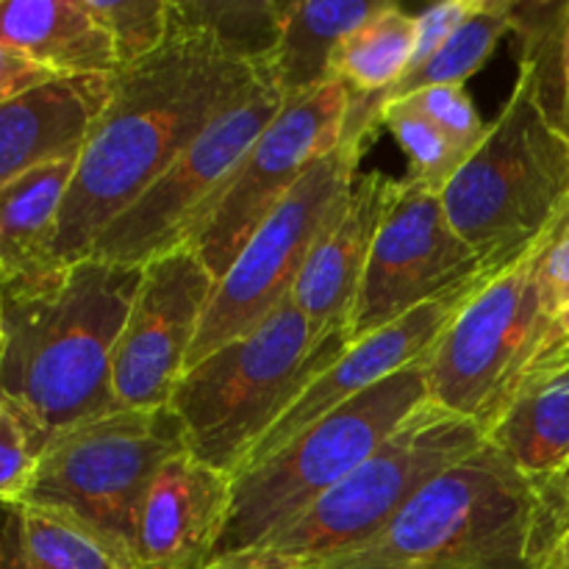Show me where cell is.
I'll return each mask as SVG.
<instances>
[{"label": "cell", "mask_w": 569, "mask_h": 569, "mask_svg": "<svg viewBox=\"0 0 569 569\" xmlns=\"http://www.w3.org/2000/svg\"><path fill=\"white\" fill-rule=\"evenodd\" d=\"M187 450L172 409H114L56 433L22 503L72 517L133 569L144 492L164 461Z\"/></svg>", "instance_id": "9"}, {"label": "cell", "mask_w": 569, "mask_h": 569, "mask_svg": "<svg viewBox=\"0 0 569 569\" xmlns=\"http://www.w3.org/2000/svg\"><path fill=\"white\" fill-rule=\"evenodd\" d=\"M83 6L114 42L120 70L153 56L170 37L172 0H83Z\"/></svg>", "instance_id": "27"}, {"label": "cell", "mask_w": 569, "mask_h": 569, "mask_svg": "<svg viewBox=\"0 0 569 569\" xmlns=\"http://www.w3.org/2000/svg\"><path fill=\"white\" fill-rule=\"evenodd\" d=\"M389 183L392 178L381 170L356 178L348 203L315 244L295 283L292 300L317 339L348 331L367 259L381 226Z\"/></svg>", "instance_id": "17"}, {"label": "cell", "mask_w": 569, "mask_h": 569, "mask_svg": "<svg viewBox=\"0 0 569 569\" xmlns=\"http://www.w3.org/2000/svg\"><path fill=\"white\" fill-rule=\"evenodd\" d=\"M483 276V261L450 226L442 194L392 178L350 315V342Z\"/></svg>", "instance_id": "13"}, {"label": "cell", "mask_w": 569, "mask_h": 569, "mask_svg": "<svg viewBox=\"0 0 569 569\" xmlns=\"http://www.w3.org/2000/svg\"><path fill=\"white\" fill-rule=\"evenodd\" d=\"M567 528L569 498L559 478L531 481L483 442L365 545L276 569H545Z\"/></svg>", "instance_id": "2"}, {"label": "cell", "mask_w": 569, "mask_h": 569, "mask_svg": "<svg viewBox=\"0 0 569 569\" xmlns=\"http://www.w3.org/2000/svg\"><path fill=\"white\" fill-rule=\"evenodd\" d=\"M361 153L359 144L342 142L322 156L256 228L237 261L214 283L187 367L253 331L292 298L311 250L353 192Z\"/></svg>", "instance_id": "10"}, {"label": "cell", "mask_w": 569, "mask_h": 569, "mask_svg": "<svg viewBox=\"0 0 569 569\" xmlns=\"http://www.w3.org/2000/svg\"><path fill=\"white\" fill-rule=\"evenodd\" d=\"M561 237H569V214H567V220H565V228H561Z\"/></svg>", "instance_id": "37"}, {"label": "cell", "mask_w": 569, "mask_h": 569, "mask_svg": "<svg viewBox=\"0 0 569 569\" xmlns=\"http://www.w3.org/2000/svg\"><path fill=\"white\" fill-rule=\"evenodd\" d=\"M350 345L348 331L317 339L295 300L261 326L194 361L170 398L187 450L237 476L256 445Z\"/></svg>", "instance_id": "5"}, {"label": "cell", "mask_w": 569, "mask_h": 569, "mask_svg": "<svg viewBox=\"0 0 569 569\" xmlns=\"http://www.w3.org/2000/svg\"><path fill=\"white\" fill-rule=\"evenodd\" d=\"M426 359L339 406L276 456L233 476L231 511L214 561L253 550L370 459L428 400Z\"/></svg>", "instance_id": "7"}, {"label": "cell", "mask_w": 569, "mask_h": 569, "mask_svg": "<svg viewBox=\"0 0 569 569\" xmlns=\"http://www.w3.org/2000/svg\"><path fill=\"white\" fill-rule=\"evenodd\" d=\"M487 442L531 481H556L569 465V337L561 333L522 381Z\"/></svg>", "instance_id": "19"}, {"label": "cell", "mask_w": 569, "mask_h": 569, "mask_svg": "<svg viewBox=\"0 0 569 569\" xmlns=\"http://www.w3.org/2000/svg\"><path fill=\"white\" fill-rule=\"evenodd\" d=\"M0 289H3V278H0Z\"/></svg>", "instance_id": "40"}, {"label": "cell", "mask_w": 569, "mask_h": 569, "mask_svg": "<svg viewBox=\"0 0 569 569\" xmlns=\"http://www.w3.org/2000/svg\"><path fill=\"white\" fill-rule=\"evenodd\" d=\"M0 569H131L103 539L61 511L6 506Z\"/></svg>", "instance_id": "23"}, {"label": "cell", "mask_w": 569, "mask_h": 569, "mask_svg": "<svg viewBox=\"0 0 569 569\" xmlns=\"http://www.w3.org/2000/svg\"><path fill=\"white\" fill-rule=\"evenodd\" d=\"M476 283L456 289V292L445 295V298L439 300H431V303L403 315L400 320L389 322L381 331L350 342L348 348L326 367V372L295 400L292 409L270 428V433L256 445V450L248 456L242 470H250V467L267 461L270 456H276L278 450L287 448L292 439H298L300 433L309 431L317 420H322V417H328L331 411H337L339 406L350 403L353 398L370 392L372 387H378L381 381L392 378L395 372L406 370V367H411L415 361L426 359Z\"/></svg>", "instance_id": "15"}, {"label": "cell", "mask_w": 569, "mask_h": 569, "mask_svg": "<svg viewBox=\"0 0 569 569\" xmlns=\"http://www.w3.org/2000/svg\"><path fill=\"white\" fill-rule=\"evenodd\" d=\"M515 26V0H478L476 11L456 28L453 37L426 61L406 72L376 103V120L381 126L383 106L420 94L433 87H465L495 53L500 39Z\"/></svg>", "instance_id": "24"}, {"label": "cell", "mask_w": 569, "mask_h": 569, "mask_svg": "<svg viewBox=\"0 0 569 569\" xmlns=\"http://www.w3.org/2000/svg\"><path fill=\"white\" fill-rule=\"evenodd\" d=\"M283 103L287 100L276 83H259L242 103L211 122L183 150L181 159L100 233L87 259L144 267L170 250L187 248L242 164L250 144L270 126Z\"/></svg>", "instance_id": "11"}, {"label": "cell", "mask_w": 569, "mask_h": 569, "mask_svg": "<svg viewBox=\"0 0 569 569\" xmlns=\"http://www.w3.org/2000/svg\"><path fill=\"white\" fill-rule=\"evenodd\" d=\"M3 515H6V509H0V526H3Z\"/></svg>", "instance_id": "39"}, {"label": "cell", "mask_w": 569, "mask_h": 569, "mask_svg": "<svg viewBox=\"0 0 569 569\" xmlns=\"http://www.w3.org/2000/svg\"><path fill=\"white\" fill-rule=\"evenodd\" d=\"M142 267L81 259L48 281L0 292V398L42 437L114 411L111 359Z\"/></svg>", "instance_id": "3"}, {"label": "cell", "mask_w": 569, "mask_h": 569, "mask_svg": "<svg viewBox=\"0 0 569 569\" xmlns=\"http://www.w3.org/2000/svg\"><path fill=\"white\" fill-rule=\"evenodd\" d=\"M487 437L476 422L420 406L376 453L317 503L248 553L209 567H295L359 548L381 533L422 487L483 448Z\"/></svg>", "instance_id": "6"}, {"label": "cell", "mask_w": 569, "mask_h": 569, "mask_svg": "<svg viewBox=\"0 0 569 569\" xmlns=\"http://www.w3.org/2000/svg\"><path fill=\"white\" fill-rule=\"evenodd\" d=\"M59 78L61 76H56L53 70L37 64L26 53L0 42V103L20 98V94L44 87L50 81H59Z\"/></svg>", "instance_id": "32"}, {"label": "cell", "mask_w": 569, "mask_h": 569, "mask_svg": "<svg viewBox=\"0 0 569 569\" xmlns=\"http://www.w3.org/2000/svg\"><path fill=\"white\" fill-rule=\"evenodd\" d=\"M406 100L411 106H417L439 131L448 133L470 156L476 153L478 144L487 137L489 126L481 120V114H478L476 103H472L465 87H433L420 94H411Z\"/></svg>", "instance_id": "29"}, {"label": "cell", "mask_w": 569, "mask_h": 569, "mask_svg": "<svg viewBox=\"0 0 569 569\" xmlns=\"http://www.w3.org/2000/svg\"><path fill=\"white\" fill-rule=\"evenodd\" d=\"M387 0H281V33L270 78L283 100L303 98L333 81L337 50Z\"/></svg>", "instance_id": "22"}, {"label": "cell", "mask_w": 569, "mask_h": 569, "mask_svg": "<svg viewBox=\"0 0 569 569\" xmlns=\"http://www.w3.org/2000/svg\"><path fill=\"white\" fill-rule=\"evenodd\" d=\"M48 439L17 406L0 398V509L17 506L31 492Z\"/></svg>", "instance_id": "28"}, {"label": "cell", "mask_w": 569, "mask_h": 569, "mask_svg": "<svg viewBox=\"0 0 569 569\" xmlns=\"http://www.w3.org/2000/svg\"><path fill=\"white\" fill-rule=\"evenodd\" d=\"M114 76L59 78L0 103V187L37 167L78 159L109 106Z\"/></svg>", "instance_id": "18"}, {"label": "cell", "mask_w": 569, "mask_h": 569, "mask_svg": "<svg viewBox=\"0 0 569 569\" xmlns=\"http://www.w3.org/2000/svg\"><path fill=\"white\" fill-rule=\"evenodd\" d=\"M381 126L389 128L395 142L400 144V150L409 159V176H406V181L431 189L437 194L445 192V187L453 181L461 164L470 159L467 150H461L448 133L439 131L409 100L383 106Z\"/></svg>", "instance_id": "26"}, {"label": "cell", "mask_w": 569, "mask_h": 569, "mask_svg": "<svg viewBox=\"0 0 569 569\" xmlns=\"http://www.w3.org/2000/svg\"><path fill=\"white\" fill-rule=\"evenodd\" d=\"M348 106V87L333 78L303 98L287 100L250 144L214 209L187 242L214 283L226 276L256 228L292 192L303 172L342 144Z\"/></svg>", "instance_id": "12"}, {"label": "cell", "mask_w": 569, "mask_h": 569, "mask_svg": "<svg viewBox=\"0 0 569 569\" xmlns=\"http://www.w3.org/2000/svg\"><path fill=\"white\" fill-rule=\"evenodd\" d=\"M545 569H553V567H545Z\"/></svg>", "instance_id": "41"}, {"label": "cell", "mask_w": 569, "mask_h": 569, "mask_svg": "<svg viewBox=\"0 0 569 569\" xmlns=\"http://www.w3.org/2000/svg\"><path fill=\"white\" fill-rule=\"evenodd\" d=\"M76 164L78 159L53 161L0 187L3 289L33 287L64 270L56 261V231Z\"/></svg>", "instance_id": "20"}, {"label": "cell", "mask_w": 569, "mask_h": 569, "mask_svg": "<svg viewBox=\"0 0 569 569\" xmlns=\"http://www.w3.org/2000/svg\"><path fill=\"white\" fill-rule=\"evenodd\" d=\"M0 42L61 78L114 76V42L83 0H0Z\"/></svg>", "instance_id": "21"}, {"label": "cell", "mask_w": 569, "mask_h": 569, "mask_svg": "<svg viewBox=\"0 0 569 569\" xmlns=\"http://www.w3.org/2000/svg\"><path fill=\"white\" fill-rule=\"evenodd\" d=\"M214 278L189 248L142 267L137 298L111 359L114 409H167L187 372Z\"/></svg>", "instance_id": "14"}, {"label": "cell", "mask_w": 569, "mask_h": 569, "mask_svg": "<svg viewBox=\"0 0 569 569\" xmlns=\"http://www.w3.org/2000/svg\"><path fill=\"white\" fill-rule=\"evenodd\" d=\"M172 14L214 37L237 59L270 72L281 33V0H172Z\"/></svg>", "instance_id": "25"}, {"label": "cell", "mask_w": 569, "mask_h": 569, "mask_svg": "<svg viewBox=\"0 0 569 569\" xmlns=\"http://www.w3.org/2000/svg\"><path fill=\"white\" fill-rule=\"evenodd\" d=\"M559 328H561V331H565V333H567V337H569V315L565 317V320H561V322H559Z\"/></svg>", "instance_id": "36"}, {"label": "cell", "mask_w": 569, "mask_h": 569, "mask_svg": "<svg viewBox=\"0 0 569 569\" xmlns=\"http://www.w3.org/2000/svg\"><path fill=\"white\" fill-rule=\"evenodd\" d=\"M548 567L569 569V528L565 531V537H561V542H559V548H556L553 559L548 561Z\"/></svg>", "instance_id": "34"}, {"label": "cell", "mask_w": 569, "mask_h": 569, "mask_svg": "<svg viewBox=\"0 0 569 569\" xmlns=\"http://www.w3.org/2000/svg\"><path fill=\"white\" fill-rule=\"evenodd\" d=\"M206 569H244V567H206Z\"/></svg>", "instance_id": "38"}, {"label": "cell", "mask_w": 569, "mask_h": 569, "mask_svg": "<svg viewBox=\"0 0 569 569\" xmlns=\"http://www.w3.org/2000/svg\"><path fill=\"white\" fill-rule=\"evenodd\" d=\"M539 298L550 320L559 326L569 315V237H550L537 253Z\"/></svg>", "instance_id": "30"}, {"label": "cell", "mask_w": 569, "mask_h": 569, "mask_svg": "<svg viewBox=\"0 0 569 569\" xmlns=\"http://www.w3.org/2000/svg\"><path fill=\"white\" fill-rule=\"evenodd\" d=\"M267 67L237 59L214 37L172 14L167 42L114 72L109 106L89 131L64 194L56 261L76 264L100 233L131 209L183 150L259 83Z\"/></svg>", "instance_id": "1"}, {"label": "cell", "mask_w": 569, "mask_h": 569, "mask_svg": "<svg viewBox=\"0 0 569 569\" xmlns=\"http://www.w3.org/2000/svg\"><path fill=\"white\" fill-rule=\"evenodd\" d=\"M461 239L500 272L565 228L569 214V137L545 109L539 81L520 64L511 98L476 153L442 192Z\"/></svg>", "instance_id": "4"}, {"label": "cell", "mask_w": 569, "mask_h": 569, "mask_svg": "<svg viewBox=\"0 0 569 569\" xmlns=\"http://www.w3.org/2000/svg\"><path fill=\"white\" fill-rule=\"evenodd\" d=\"M478 0H445V3L428 6L417 14V37H415V59L409 70L426 64L445 42L456 33V28L476 11Z\"/></svg>", "instance_id": "31"}, {"label": "cell", "mask_w": 569, "mask_h": 569, "mask_svg": "<svg viewBox=\"0 0 569 569\" xmlns=\"http://www.w3.org/2000/svg\"><path fill=\"white\" fill-rule=\"evenodd\" d=\"M559 481H561V487H565V492H567V498H569V465H567V470L559 476Z\"/></svg>", "instance_id": "35"}, {"label": "cell", "mask_w": 569, "mask_h": 569, "mask_svg": "<svg viewBox=\"0 0 569 569\" xmlns=\"http://www.w3.org/2000/svg\"><path fill=\"white\" fill-rule=\"evenodd\" d=\"M548 111H550V117L559 122L561 131H565L569 137V76L565 78V81H561L559 92H556V100L550 103Z\"/></svg>", "instance_id": "33"}, {"label": "cell", "mask_w": 569, "mask_h": 569, "mask_svg": "<svg viewBox=\"0 0 569 569\" xmlns=\"http://www.w3.org/2000/svg\"><path fill=\"white\" fill-rule=\"evenodd\" d=\"M539 248L506 270L483 276L426 359L428 400L476 422L483 437L565 333L539 298Z\"/></svg>", "instance_id": "8"}, {"label": "cell", "mask_w": 569, "mask_h": 569, "mask_svg": "<svg viewBox=\"0 0 569 569\" xmlns=\"http://www.w3.org/2000/svg\"><path fill=\"white\" fill-rule=\"evenodd\" d=\"M231 511V476L189 450L161 465L133 531V569H206Z\"/></svg>", "instance_id": "16"}]
</instances>
